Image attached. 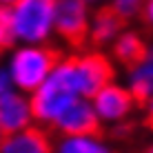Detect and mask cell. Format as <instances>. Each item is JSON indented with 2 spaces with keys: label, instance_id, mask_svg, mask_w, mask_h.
<instances>
[{
  "label": "cell",
  "instance_id": "obj_15",
  "mask_svg": "<svg viewBox=\"0 0 153 153\" xmlns=\"http://www.w3.org/2000/svg\"><path fill=\"white\" fill-rule=\"evenodd\" d=\"M16 33H13V22H11V11L7 4H0V56L7 53L11 47H16Z\"/></svg>",
  "mask_w": 153,
  "mask_h": 153
},
{
  "label": "cell",
  "instance_id": "obj_19",
  "mask_svg": "<svg viewBox=\"0 0 153 153\" xmlns=\"http://www.w3.org/2000/svg\"><path fill=\"white\" fill-rule=\"evenodd\" d=\"M142 153H153V142H149V144H146V149L142 151Z\"/></svg>",
  "mask_w": 153,
  "mask_h": 153
},
{
  "label": "cell",
  "instance_id": "obj_6",
  "mask_svg": "<svg viewBox=\"0 0 153 153\" xmlns=\"http://www.w3.org/2000/svg\"><path fill=\"white\" fill-rule=\"evenodd\" d=\"M93 9L80 0H56V16H53V36L65 47L82 49L87 45L89 22Z\"/></svg>",
  "mask_w": 153,
  "mask_h": 153
},
{
  "label": "cell",
  "instance_id": "obj_1",
  "mask_svg": "<svg viewBox=\"0 0 153 153\" xmlns=\"http://www.w3.org/2000/svg\"><path fill=\"white\" fill-rule=\"evenodd\" d=\"M62 51L49 45H16L4 53L2 67L9 73L13 87L22 93H33L60 60Z\"/></svg>",
  "mask_w": 153,
  "mask_h": 153
},
{
  "label": "cell",
  "instance_id": "obj_20",
  "mask_svg": "<svg viewBox=\"0 0 153 153\" xmlns=\"http://www.w3.org/2000/svg\"><path fill=\"white\" fill-rule=\"evenodd\" d=\"M16 2V0H2V4H7V7H9V4H13Z\"/></svg>",
  "mask_w": 153,
  "mask_h": 153
},
{
  "label": "cell",
  "instance_id": "obj_22",
  "mask_svg": "<svg viewBox=\"0 0 153 153\" xmlns=\"http://www.w3.org/2000/svg\"><path fill=\"white\" fill-rule=\"evenodd\" d=\"M0 4H2V0H0Z\"/></svg>",
  "mask_w": 153,
  "mask_h": 153
},
{
  "label": "cell",
  "instance_id": "obj_13",
  "mask_svg": "<svg viewBox=\"0 0 153 153\" xmlns=\"http://www.w3.org/2000/svg\"><path fill=\"white\" fill-rule=\"evenodd\" d=\"M51 153H115V146L100 131H93L80 135H53Z\"/></svg>",
  "mask_w": 153,
  "mask_h": 153
},
{
  "label": "cell",
  "instance_id": "obj_2",
  "mask_svg": "<svg viewBox=\"0 0 153 153\" xmlns=\"http://www.w3.org/2000/svg\"><path fill=\"white\" fill-rule=\"evenodd\" d=\"M76 98H82V96H78L67 56L62 53L60 60L56 62V67L51 69V73L47 76V80L33 93H29L31 111H33V124L51 131V124L56 122V118Z\"/></svg>",
  "mask_w": 153,
  "mask_h": 153
},
{
  "label": "cell",
  "instance_id": "obj_9",
  "mask_svg": "<svg viewBox=\"0 0 153 153\" xmlns=\"http://www.w3.org/2000/svg\"><path fill=\"white\" fill-rule=\"evenodd\" d=\"M53 151V133L31 124L27 129L4 133L0 138V153H51Z\"/></svg>",
  "mask_w": 153,
  "mask_h": 153
},
{
  "label": "cell",
  "instance_id": "obj_8",
  "mask_svg": "<svg viewBox=\"0 0 153 153\" xmlns=\"http://www.w3.org/2000/svg\"><path fill=\"white\" fill-rule=\"evenodd\" d=\"M33 124V111H31L29 93L9 87L0 91V131L13 133V131L27 129Z\"/></svg>",
  "mask_w": 153,
  "mask_h": 153
},
{
  "label": "cell",
  "instance_id": "obj_11",
  "mask_svg": "<svg viewBox=\"0 0 153 153\" xmlns=\"http://www.w3.org/2000/svg\"><path fill=\"white\" fill-rule=\"evenodd\" d=\"M126 27L122 20L115 16L109 7H98L91 13V22H89V36L87 42L93 49H109V45L118 38V33Z\"/></svg>",
  "mask_w": 153,
  "mask_h": 153
},
{
  "label": "cell",
  "instance_id": "obj_16",
  "mask_svg": "<svg viewBox=\"0 0 153 153\" xmlns=\"http://www.w3.org/2000/svg\"><path fill=\"white\" fill-rule=\"evenodd\" d=\"M140 20L144 22V27L153 31V0H144V9H142Z\"/></svg>",
  "mask_w": 153,
  "mask_h": 153
},
{
  "label": "cell",
  "instance_id": "obj_4",
  "mask_svg": "<svg viewBox=\"0 0 153 153\" xmlns=\"http://www.w3.org/2000/svg\"><path fill=\"white\" fill-rule=\"evenodd\" d=\"M67 56L69 69L76 82L78 96L91 98L98 89H102L107 82L115 80V71L118 67L113 65V60L109 58L107 51L102 49H73Z\"/></svg>",
  "mask_w": 153,
  "mask_h": 153
},
{
  "label": "cell",
  "instance_id": "obj_21",
  "mask_svg": "<svg viewBox=\"0 0 153 153\" xmlns=\"http://www.w3.org/2000/svg\"><path fill=\"white\" fill-rule=\"evenodd\" d=\"M0 138H2V131H0Z\"/></svg>",
  "mask_w": 153,
  "mask_h": 153
},
{
  "label": "cell",
  "instance_id": "obj_5",
  "mask_svg": "<svg viewBox=\"0 0 153 153\" xmlns=\"http://www.w3.org/2000/svg\"><path fill=\"white\" fill-rule=\"evenodd\" d=\"M91 107L98 115L100 126L115 129V126L129 124V120L138 111L140 102L135 100L133 93L126 89L124 82L111 80L91 96Z\"/></svg>",
  "mask_w": 153,
  "mask_h": 153
},
{
  "label": "cell",
  "instance_id": "obj_18",
  "mask_svg": "<svg viewBox=\"0 0 153 153\" xmlns=\"http://www.w3.org/2000/svg\"><path fill=\"white\" fill-rule=\"evenodd\" d=\"M80 2H84L87 7H91V9H98V7H107L109 0H80Z\"/></svg>",
  "mask_w": 153,
  "mask_h": 153
},
{
  "label": "cell",
  "instance_id": "obj_14",
  "mask_svg": "<svg viewBox=\"0 0 153 153\" xmlns=\"http://www.w3.org/2000/svg\"><path fill=\"white\" fill-rule=\"evenodd\" d=\"M107 7L111 9L124 25H129V22H133V20H140L142 9H144V0H109Z\"/></svg>",
  "mask_w": 153,
  "mask_h": 153
},
{
  "label": "cell",
  "instance_id": "obj_10",
  "mask_svg": "<svg viewBox=\"0 0 153 153\" xmlns=\"http://www.w3.org/2000/svg\"><path fill=\"white\" fill-rule=\"evenodd\" d=\"M124 84L140 104L153 96V40L146 42V49L140 60L124 69Z\"/></svg>",
  "mask_w": 153,
  "mask_h": 153
},
{
  "label": "cell",
  "instance_id": "obj_17",
  "mask_svg": "<svg viewBox=\"0 0 153 153\" xmlns=\"http://www.w3.org/2000/svg\"><path fill=\"white\" fill-rule=\"evenodd\" d=\"M140 107H142V111H144V122H146V126L153 129V96H149L144 102L140 104Z\"/></svg>",
  "mask_w": 153,
  "mask_h": 153
},
{
  "label": "cell",
  "instance_id": "obj_3",
  "mask_svg": "<svg viewBox=\"0 0 153 153\" xmlns=\"http://www.w3.org/2000/svg\"><path fill=\"white\" fill-rule=\"evenodd\" d=\"M16 42L20 45H49L53 36L56 0H16L9 4Z\"/></svg>",
  "mask_w": 153,
  "mask_h": 153
},
{
  "label": "cell",
  "instance_id": "obj_12",
  "mask_svg": "<svg viewBox=\"0 0 153 153\" xmlns=\"http://www.w3.org/2000/svg\"><path fill=\"white\" fill-rule=\"evenodd\" d=\"M146 40L144 33L138 29H131V27H124L122 31L118 33V38H115L111 45H109V58L113 60L115 67H122V69H126V67H131L133 62L140 60V56L144 53L146 49Z\"/></svg>",
  "mask_w": 153,
  "mask_h": 153
},
{
  "label": "cell",
  "instance_id": "obj_7",
  "mask_svg": "<svg viewBox=\"0 0 153 153\" xmlns=\"http://www.w3.org/2000/svg\"><path fill=\"white\" fill-rule=\"evenodd\" d=\"M102 126L98 122V115L91 107V98H76L65 107V111L56 118L51 124L53 135H80V133H93Z\"/></svg>",
  "mask_w": 153,
  "mask_h": 153
}]
</instances>
